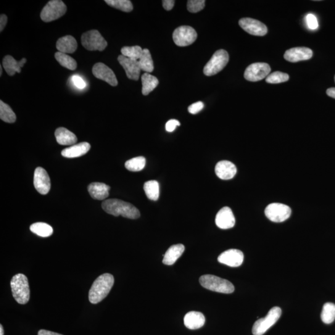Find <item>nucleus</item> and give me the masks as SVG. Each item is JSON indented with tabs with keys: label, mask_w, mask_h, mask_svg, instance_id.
<instances>
[{
	"label": "nucleus",
	"mask_w": 335,
	"mask_h": 335,
	"mask_svg": "<svg viewBox=\"0 0 335 335\" xmlns=\"http://www.w3.org/2000/svg\"><path fill=\"white\" fill-rule=\"evenodd\" d=\"M102 209L109 214L123 217L130 219H137L141 216L139 210L130 203L124 200L110 199L104 200L102 204Z\"/></svg>",
	"instance_id": "f257e3e1"
},
{
	"label": "nucleus",
	"mask_w": 335,
	"mask_h": 335,
	"mask_svg": "<svg viewBox=\"0 0 335 335\" xmlns=\"http://www.w3.org/2000/svg\"><path fill=\"white\" fill-rule=\"evenodd\" d=\"M115 283L112 274L105 273L99 276L92 284L89 292V300L93 304H98L106 297Z\"/></svg>",
	"instance_id": "f03ea898"
},
{
	"label": "nucleus",
	"mask_w": 335,
	"mask_h": 335,
	"mask_svg": "<svg viewBox=\"0 0 335 335\" xmlns=\"http://www.w3.org/2000/svg\"><path fill=\"white\" fill-rule=\"evenodd\" d=\"M12 294L18 304H26L30 299V289L27 277L23 274H18L13 277L11 281Z\"/></svg>",
	"instance_id": "7ed1b4c3"
},
{
	"label": "nucleus",
	"mask_w": 335,
	"mask_h": 335,
	"mask_svg": "<svg viewBox=\"0 0 335 335\" xmlns=\"http://www.w3.org/2000/svg\"><path fill=\"white\" fill-rule=\"evenodd\" d=\"M199 283L204 288L219 293L231 294L235 291L234 286L230 281L210 274L200 277Z\"/></svg>",
	"instance_id": "20e7f679"
},
{
	"label": "nucleus",
	"mask_w": 335,
	"mask_h": 335,
	"mask_svg": "<svg viewBox=\"0 0 335 335\" xmlns=\"http://www.w3.org/2000/svg\"><path fill=\"white\" fill-rule=\"evenodd\" d=\"M229 61L228 52L225 50H218L214 53L209 61L205 65L203 72L204 75L207 76L216 75L226 67Z\"/></svg>",
	"instance_id": "39448f33"
},
{
	"label": "nucleus",
	"mask_w": 335,
	"mask_h": 335,
	"mask_svg": "<svg viewBox=\"0 0 335 335\" xmlns=\"http://www.w3.org/2000/svg\"><path fill=\"white\" fill-rule=\"evenodd\" d=\"M282 310L278 307H274L269 311L265 318H260L256 321L253 326L252 332L254 335H263L268 329L277 322L280 318Z\"/></svg>",
	"instance_id": "423d86ee"
},
{
	"label": "nucleus",
	"mask_w": 335,
	"mask_h": 335,
	"mask_svg": "<svg viewBox=\"0 0 335 335\" xmlns=\"http://www.w3.org/2000/svg\"><path fill=\"white\" fill-rule=\"evenodd\" d=\"M67 7L64 3L60 0H52L42 9L41 13V20L44 22L49 23L59 19L67 12Z\"/></svg>",
	"instance_id": "0eeeda50"
},
{
	"label": "nucleus",
	"mask_w": 335,
	"mask_h": 335,
	"mask_svg": "<svg viewBox=\"0 0 335 335\" xmlns=\"http://www.w3.org/2000/svg\"><path fill=\"white\" fill-rule=\"evenodd\" d=\"M81 44L88 51H102L106 48L107 42L97 30L84 33L81 36Z\"/></svg>",
	"instance_id": "6e6552de"
},
{
	"label": "nucleus",
	"mask_w": 335,
	"mask_h": 335,
	"mask_svg": "<svg viewBox=\"0 0 335 335\" xmlns=\"http://www.w3.org/2000/svg\"><path fill=\"white\" fill-rule=\"evenodd\" d=\"M266 217L273 222H283L288 219L292 210L288 205L281 203H272L266 207L265 211Z\"/></svg>",
	"instance_id": "1a4fd4ad"
},
{
	"label": "nucleus",
	"mask_w": 335,
	"mask_h": 335,
	"mask_svg": "<svg viewBox=\"0 0 335 335\" xmlns=\"http://www.w3.org/2000/svg\"><path fill=\"white\" fill-rule=\"evenodd\" d=\"M197 34L194 28L188 26L176 28L173 34V39L179 47H186L193 44L196 40Z\"/></svg>",
	"instance_id": "9d476101"
},
{
	"label": "nucleus",
	"mask_w": 335,
	"mask_h": 335,
	"mask_svg": "<svg viewBox=\"0 0 335 335\" xmlns=\"http://www.w3.org/2000/svg\"><path fill=\"white\" fill-rule=\"evenodd\" d=\"M271 72L270 65L266 63H255L245 70L244 77L247 80L256 82L267 77Z\"/></svg>",
	"instance_id": "9b49d317"
},
{
	"label": "nucleus",
	"mask_w": 335,
	"mask_h": 335,
	"mask_svg": "<svg viewBox=\"0 0 335 335\" xmlns=\"http://www.w3.org/2000/svg\"><path fill=\"white\" fill-rule=\"evenodd\" d=\"M239 25L247 33L253 36H264L268 33V28L260 21L250 18H242Z\"/></svg>",
	"instance_id": "f8f14e48"
},
{
	"label": "nucleus",
	"mask_w": 335,
	"mask_h": 335,
	"mask_svg": "<svg viewBox=\"0 0 335 335\" xmlns=\"http://www.w3.org/2000/svg\"><path fill=\"white\" fill-rule=\"evenodd\" d=\"M34 185L41 194H47L51 189V179L47 171L42 167H38L34 171Z\"/></svg>",
	"instance_id": "ddd939ff"
},
{
	"label": "nucleus",
	"mask_w": 335,
	"mask_h": 335,
	"mask_svg": "<svg viewBox=\"0 0 335 335\" xmlns=\"http://www.w3.org/2000/svg\"><path fill=\"white\" fill-rule=\"evenodd\" d=\"M244 253L241 250L231 249L221 253L218 262L231 267H239L244 262Z\"/></svg>",
	"instance_id": "4468645a"
},
{
	"label": "nucleus",
	"mask_w": 335,
	"mask_h": 335,
	"mask_svg": "<svg viewBox=\"0 0 335 335\" xmlns=\"http://www.w3.org/2000/svg\"><path fill=\"white\" fill-rule=\"evenodd\" d=\"M95 77L103 80L113 86L118 84L117 78L113 71L102 63H97L92 70Z\"/></svg>",
	"instance_id": "2eb2a0df"
},
{
	"label": "nucleus",
	"mask_w": 335,
	"mask_h": 335,
	"mask_svg": "<svg viewBox=\"0 0 335 335\" xmlns=\"http://www.w3.org/2000/svg\"><path fill=\"white\" fill-rule=\"evenodd\" d=\"M118 61L125 70L128 78L133 80H138L141 68L138 60L129 59L123 55L118 57Z\"/></svg>",
	"instance_id": "dca6fc26"
},
{
	"label": "nucleus",
	"mask_w": 335,
	"mask_h": 335,
	"mask_svg": "<svg viewBox=\"0 0 335 335\" xmlns=\"http://www.w3.org/2000/svg\"><path fill=\"white\" fill-rule=\"evenodd\" d=\"M312 56V50L307 47H294L287 50L284 55L287 61L292 63L309 60Z\"/></svg>",
	"instance_id": "f3484780"
},
{
	"label": "nucleus",
	"mask_w": 335,
	"mask_h": 335,
	"mask_svg": "<svg viewBox=\"0 0 335 335\" xmlns=\"http://www.w3.org/2000/svg\"><path fill=\"white\" fill-rule=\"evenodd\" d=\"M215 224L221 229L234 228L236 224V218L230 207H224L218 211L215 217Z\"/></svg>",
	"instance_id": "a211bd4d"
},
{
	"label": "nucleus",
	"mask_w": 335,
	"mask_h": 335,
	"mask_svg": "<svg viewBox=\"0 0 335 335\" xmlns=\"http://www.w3.org/2000/svg\"><path fill=\"white\" fill-rule=\"evenodd\" d=\"M237 171L236 166L233 163L226 160L218 162L215 168L216 175L223 180H229L233 178L236 176Z\"/></svg>",
	"instance_id": "6ab92c4d"
},
{
	"label": "nucleus",
	"mask_w": 335,
	"mask_h": 335,
	"mask_svg": "<svg viewBox=\"0 0 335 335\" xmlns=\"http://www.w3.org/2000/svg\"><path fill=\"white\" fill-rule=\"evenodd\" d=\"M205 318L204 315L199 312L191 311L186 313L184 318V325L190 329H196L204 326Z\"/></svg>",
	"instance_id": "aec40b11"
},
{
	"label": "nucleus",
	"mask_w": 335,
	"mask_h": 335,
	"mask_svg": "<svg viewBox=\"0 0 335 335\" xmlns=\"http://www.w3.org/2000/svg\"><path fill=\"white\" fill-rule=\"evenodd\" d=\"M90 144L88 142H81L63 150L62 155L63 157L69 158L80 157L87 154L90 150Z\"/></svg>",
	"instance_id": "412c9836"
},
{
	"label": "nucleus",
	"mask_w": 335,
	"mask_h": 335,
	"mask_svg": "<svg viewBox=\"0 0 335 335\" xmlns=\"http://www.w3.org/2000/svg\"><path fill=\"white\" fill-rule=\"evenodd\" d=\"M26 62L27 60L25 58H23L20 61L18 62L11 55H7L3 60V66L8 75L13 76L16 73H21V68L23 67Z\"/></svg>",
	"instance_id": "4be33fe9"
},
{
	"label": "nucleus",
	"mask_w": 335,
	"mask_h": 335,
	"mask_svg": "<svg viewBox=\"0 0 335 335\" xmlns=\"http://www.w3.org/2000/svg\"><path fill=\"white\" fill-rule=\"evenodd\" d=\"M77 42L72 36L62 37L57 41L56 44L58 51L67 54H73L77 49Z\"/></svg>",
	"instance_id": "5701e85b"
},
{
	"label": "nucleus",
	"mask_w": 335,
	"mask_h": 335,
	"mask_svg": "<svg viewBox=\"0 0 335 335\" xmlns=\"http://www.w3.org/2000/svg\"><path fill=\"white\" fill-rule=\"evenodd\" d=\"M185 250L183 245H174L169 248L163 258V263L166 265L171 266L175 264Z\"/></svg>",
	"instance_id": "b1692460"
},
{
	"label": "nucleus",
	"mask_w": 335,
	"mask_h": 335,
	"mask_svg": "<svg viewBox=\"0 0 335 335\" xmlns=\"http://www.w3.org/2000/svg\"><path fill=\"white\" fill-rule=\"evenodd\" d=\"M55 136L58 143L62 146H73L78 141L75 134L64 128H58Z\"/></svg>",
	"instance_id": "393cba45"
},
{
	"label": "nucleus",
	"mask_w": 335,
	"mask_h": 335,
	"mask_svg": "<svg viewBox=\"0 0 335 335\" xmlns=\"http://www.w3.org/2000/svg\"><path fill=\"white\" fill-rule=\"evenodd\" d=\"M90 196L94 199L104 200L109 196L110 187L102 183H93L88 187Z\"/></svg>",
	"instance_id": "a878e982"
},
{
	"label": "nucleus",
	"mask_w": 335,
	"mask_h": 335,
	"mask_svg": "<svg viewBox=\"0 0 335 335\" xmlns=\"http://www.w3.org/2000/svg\"><path fill=\"white\" fill-rule=\"evenodd\" d=\"M142 94L147 95L151 93L155 88H156L159 81L155 76L150 75L149 73H145L142 76Z\"/></svg>",
	"instance_id": "bb28decb"
},
{
	"label": "nucleus",
	"mask_w": 335,
	"mask_h": 335,
	"mask_svg": "<svg viewBox=\"0 0 335 335\" xmlns=\"http://www.w3.org/2000/svg\"><path fill=\"white\" fill-rule=\"evenodd\" d=\"M138 62L141 70L149 73L154 71V62H153L151 54L149 49H143L141 57Z\"/></svg>",
	"instance_id": "cd10ccee"
},
{
	"label": "nucleus",
	"mask_w": 335,
	"mask_h": 335,
	"mask_svg": "<svg viewBox=\"0 0 335 335\" xmlns=\"http://www.w3.org/2000/svg\"><path fill=\"white\" fill-rule=\"evenodd\" d=\"M144 189L148 198L156 201L159 198V183L157 181L151 180L146 182L144 185Z\"/></svg>",
	"instance_id": "c85d7f7f"
},
{
	"label": "nucleus",
	"mask_w": 335,
	"mask_h": 335,
	"mask_svg": "<svg viewBox=\"0 0 335 335\" xmlns=\"http://www.w3.org/2000/svg\"><path fill=\"white\" fill-rule=\"evenodd\" d=\"M55 58L62 67L67 69L75 70L77 67V63L76 60L67 54L58 52L55 53Z\"/></svg>",
	"instance_id": "c756f323"
},
{
	"label": "nucleus",
	"mask_w": 335,
	"mask_h": 335,
	"mask_svg": "<svg viewBox=\"0 0 335 335\" xmlns=\"http://www.w3.org/2000/svg\"><path fill=\"white\" fill-rule=\"evenodd\" d=\"M30 230L33 233L41 237H49L53 234L52 227L43 222L33 224L30 227Z\"/></svg>",
	"instance_id": "7c9ffc66"
},
{
	"label": "nucleus",
	"mask_w": 335,
	"mask_h": 335,
	"mask_svg": "<svg viewBox=\"0 0 335 335\" xmlns=\"http://www.w3.org/2000/svg\"><path fill=\"white\" fill-rule=\"evenodd\" d=\"M0 119L5 123H14L17 116L9 105L0 101Z\"/></svg>",
	"instance_id": "2f4dec72"
},
{
	"label": "nucleus",
	"mask_w": 335,
	"mask_h": 335,
	"mask_svg": "<svg viewBox=\"0 0 335 335\" xmlns=\"http://www.w3.org/2000/svg\"><path fill=\"white\" fill-rule=\"evenodd\" d=\"M321 319L323 322L326 324L333 322L335 320V304L331 302H327L324 304L321 313Z\"/></svg>",
	"instance_id": "473e14b6"
},
{
	"label": "nucleus",
	"mask_w": 335,
	"mask_h": 335,
	"mask_svg": "<svg viewBox=\"0 0 335 335\" xmlns=\"http://www.w3.org/2000/svg\"><path fill=\"white\" fill-rule=\"evenodd\" d=\"M146 159L144 157H137L127 161L125 167L127 170L133 172L140 171L146 167Z\"/></svg>",
	"instance_id": "72a5a7b5"
},
{
	"label": "nucleus",
	"mask_w": 335,
	"mask_h": 335,
	"mask_svg": "<svg viewBox=\"0 0 335 335\" xmlns=\"http://www.w3.org/2000/svg\"><path fill=\"white\" fill-rule=\"evenodd\" d=\"M105 2L109 6L124 12L129 13L133 10V4L129 0H105Z\"/></svg>",
	"instance_id": "f704fd0d"
},
{
	"label": "nucleus",
	"mask_w": 335,
	"mask_h": 335,
	"mask_svg": "<svg viewBox=\"0 0 335 335\" xmlns=\"http://www.w3.org/2000/svg\"><path fill=\"white\" fill-rule=\"evenodd\" d=\"M142 51H143V49L138 46L124 47L121 49V53H122L123 56L135 60H139L141 57Z\"/></svg>",
	"instance_id": "c9c22d12"
},
{
	"label": "nucleus",
	"mask_w": 335,
	"mask_h": 335,
	"mask_svg": "<svg viewBox=\"0 0 335 335\" xmlns=\"http://www.w3.org/2000/svg\"><path fill=\"white\" fill-rule=\"evenodd\" d=\"M289 79V75L287 73L275 72L270 74L266 78V81L268 83L278 84L286 82Z\"/></svg>",
	"instance_id": "e433bc0d"
},
{
	"label": "nucleus",
	"mask_w": 335,
	"mask_h": 335,
	"mask_svg": "<svg viewBox=\"0 0 335 335\" xmlns=\"http://www.w3.org/2000/svg\"><path fill=\"white\" fill-rule=\"evenodd\" d=\"M204 0H189L187 8L189 12L196 13L204 9Z\"/></svg>",
	"instance_id": "4c0bfd02"
},
{
	"label": "nucleus",
	"mask_w": 335,
	"mask_h": 335,
	"mask_svg": "<svg viewBox=\"0 0 335 335\" xmlns=\"http://www.w3.org/2000/svg\"><path fill=\"white\" fill-rule=\"evenodd\" d=\"M306 21H307L308 27L310 29V30H315L318 28V21L314 15L308 14L307 16V17H306Z\"/></svg>",
	"instance_id": "58836bf2"
},
{
	"label": "nucleus",
	"mask_w": 335,
	"mask_h": 335,
	"mask_svg": "<svg viewBox=\"0 0 335 335\" xmlns=\"http://www.w3.org/2000/svg\"><path fill=\"white\" fill-rule=\"evenodd\" d=\"M204 105L201 101L196 102L195 103L189 105L188 111L192 115H196L203 109Z\"/></svg>",
	"instance_id": "ea45409f"
},
{
	"label": "nucleus",
	"mask_w": 335,
	"mask_h": 335,
	"mask_svg": "<svg viewBox=\"0 0 335 335\" xmlns=\"http://www.w3.org/2000/svg\"><path fill=\"white\" fill-rule=\"evenodd\" d=\"M73 83L79 89H83L85 88L86 84L83 79L78 75H73L72 76Z\"/></svg>",
	"instance_id": "a19ab883"
},
{
	"label": "nucleus",
	"mask_w": 335,
	"mask_h": 335,
	"mask_svg": "<svg viewBox=\"0 0 335 335\" xmlns=\"http://www.w3.org/2000/svg\"><path fill=\"white\" fill-rule=\"evenodd\" d=\"M180 126V123L176 120H171L168 121L165 125L166 131L168 133H172L175 130L176 127Z\"/></svg>",
	"instance_id": "79ce46f5"
},
{
	"label": "nucleus",
	"mask_w": 335,
	"mask_h": 335,
	"mask_svg": "<svg viewBox=\"0 0 335 335\" xmlns=\"http://www.w3.org/2000/svg\"><path fill=\"white\" fill-rule=\"evenodd\" d=\"M162 3L163 7L165 10L170 11L173 9L175 2L174 0H163Z\"/></svg>",
	"instance_id": "37998d69"
},
{
	"label": "nucleus",
	"mask_w": 335,
	"mask_h": 335,
	"mask_svg": "<svg viewBox=\"0 0 335 335\" xmlns=\"http://www.w3.org/2000/svg\"><path fill=\"white\" fill-rule=\"evenodd\" d=\"M8 17L5 15L0 16V31H3L7 24Z\"/></svg>",
	"instance_id": "c03bdc74"
},
{
	"label": "nucleus",
	"mask_w": 335,
	"mask_h": 335,
	"mask_svg": "<svg viewBox=\"0 0 335 335\" xmlns=\"http://www.w3.org/2000/svg\"><path fill=\"white\" fill-rule=\"evenodd\" d=\"M38 335H63L61 334L55 333V332L46 330V329H41L38 332Z\"/></svg>",
	"instance_id": "a18cd8bd"
},
{
	"label": "nucleus",
	"mask_w": 335,
	"mask_h": 335,
	"mask_svg": "<svg viewBox=\"0 0 335 335\" xmlns=\"http://www.w3.org/2000/svg\"><path fill=\"white\" fill-rule=\"evenodd\" d=\"M326 94L332 98L335 99V88H330L327 89Z\"/></svg>",
	"instance_id": "49530a36"
},
{
	"label": "nucleus",
	"mask_w": 335,
	"mask_h": 335,
	"mask_svg": "<svg viewBox=\"0 0 335 335\" xmlns=\"http://www.w3.org/2000/svg\"><path fill=\"white\" fill-rule=\"evenodd\" d=\"M0 335H4V327L2 325H0Z\"/></svg>",
	"instance_id": "de8ad7c7"
},
{
	"label": "nucleus",
	"mask_w": 335,
	"mask_h": 335,
	"mask_svg": "<svg viewBox=\"0 0 335 335\" xmlns=\"http://www.w3.org/2000/svg\"><path fill=\"white\" fill-rule=\"evenodd\" d=\"M0 75H2V65L0 66Z\"/></svg>",
	"instance_id": "09e8293b"
},
{
	"label": "nucleus",
	"mask_w": 335,
	"mask_h": 335,
	"mask_svg": "<svg viewBox=\"0 0 335 335\" xmlns=\"http://www.w3.org/2000/svg\"><path fill=\"white\" fill-rule=\"evenodd\" d=\"M334 81H335V76H334Z\"/></svg>",
	"instance_id": "8fccbe9b"
}]
</instances>
